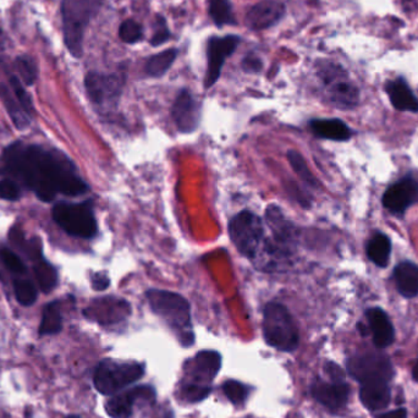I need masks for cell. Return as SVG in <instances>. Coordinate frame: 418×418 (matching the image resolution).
<instances>
[{"label":"cell","instance_id":"33","mask_svg":"<svg viewBox=\"0 0 418 418\" xmlns=\"http://www.w3.org/2000/svg\"><path fill=\"white\" fill-rule=\"evenodd\" d=\"M142 26L134 20H126L121 23L119 28V37L125 43H136L142 39Z\"/></svg>","mask_w":418,"mask_h":418},{"label":"cell","instance_id":"8","mask_svg":"<svg viewBox=\"0 0 418 418\" xmlns=\"http://www.w3.org/2000/svg\"><path fill=\"white\" fill-rule=\"evenodd\" d=\"M348 371L360 383L370 380L389 382L394 375L390 360L380 354L360 355L350 358L348 361Z\"/></svg>","mask_w":418,"mask_h":418},{"label":"cell","instance_id":"1","mask_svg":"<svg viewBox=\"0 0 418 418\" xmlns=\"http://www.w3.org/2000/svg\"><path fill=\"white\" fill-rule=\"evenodd\" d=\"M4 163L44 202L53 201L56 194L75 197L88 190L69 160L38 146L15 143L5 152Z\"/></svg>","mask_w":418,"mask_h":418},{"label":"cell","instance_id":"25","mask_svg":"<svg viewBox=\"0 0 418 418\" xmlns=\"http://www.w3.org/2000/svg\"><path fill=\"white\" fill-rule=\"evenodd\" d=\"M63 329V317L58 302H51L44 307L42 319L39 324L38 334L41 337L56 335Z\"/></svg>","mask_w":418,"mask_h":418},{"label":"cell","instance_id":"4","mask_svg":"<svg viewBox=\"0 0 418 418\" xmlns=\"http://www.w3.org/2000/svg\"><path fill=\"white\" fill-rule=\"evenodd\" d=\"M263 335L268 345L284 352L296 349L300 340L293 315L278 302H271L264 308Z\"/></svg>","mask_w":418,"mask_h":418},{"label":"cell","instance_id":"2","mask_svg":"<svg viewBox=\"0 0 418 418\" xmlns=\"http://www.w3.org/2000/svg\"><path fill=\"white\" fill-rule=\"evenodd\" d=\"M146 296L153 312L177 333L182 345H192L194 335L191 324L190 303L187 300L179 293L167 290L152 289L147 291Z\"/></svg>","mask_w":418,"mask_h":418},{"label":"cell","instance_id":"45","mask_svg":"<svg viewBox=\"0 0 418 418\" xmlns=\"http://www.w3.org/2000/svg\"><path fill=\"white\" fill-rule=\"evenodd\" d=\"M412 377H414V380L418 382V363H416L414 368H412Z\"/></svg>","mask_w":418,"mask_h":418},{"label":"cell","instance_id":"9","mask_svg":"<svg viewBox=\"0 0 418 418\" xmlns=\"http://www.w3.org/2000/svg\"><path fill=\"white\" fill-rule=\"evenodd\" d=\"M87 95L98 105L117 103L122 90V80L117 75L90 73L85 78Z\"/></svg>","mask_w":418,"mask_h":418},{"label":"cell","instance_id":"15","mask_svg":"<svg viewBox=\"0 0 418 418\" xmlns=\"http://www.w3.org/2000/svg\"><path fill=\"white\" fill-rule=\"evenodd\" d=\"M418 199V184L405 179L390 186L383 196L384 207L392 213H404Z\"/></svg>","mask_w":418,"mask_h":418},{"label":"cell","instance_id":"31","mask_svg":"<svg viewBox=\"0 0 418 418\" xmlns=\"http://www.w3.org/2000/svg\"><path fill=\"white\" fill-rule=\"evenodd\" d=\"M15 66L18 69L22 81L25 82V85L32 86L37 80V75H38L35 61L31 56H19L18 59L15 61Z\"/></svg>","mask_w":418,"mask_h":418},{"label":"cell","instance_id":"39","mask_svg":"<svg viewBox=\"0 0 418 418\" xmlns=\"http://www.w3.org/2000/svg\"><path fill=\"white\" fill-rule=\"evenodd\" d=\"M170 37L167 22L164 21L163 18L157 19V25H155V35L152 37V46H160L165 43Z\"/></svg>","mask_w":418,"mask_h":418},{"label":"cell","instance_id":"22","mask_svg":"<svg viewBox=\"0 0 418 418\" xmlns=\"http://www.w3.org/2000/svg\"><path fill=\"white\" fill-rule=\"evenodd\" d=\"M194 375L202 380H214L220 366H221V356L213 350H204L196 355L194 360Z\"/></svg>","mask_w":418,"mask_h":418},{"label":"cell","instance_id":"37","mask_svg":"<svg viewBox=\"0 0 418 418\" xmlns=\"http://www.w3.org/2000/svg\"><path fill=\"white\" fill-rule=\"evenodd\" d=\"M0 259L4 263L5 267L8 268L13 273L21 274V273L26 272L25 264L22 263L21 259L19 258L18 256L15 255L13 251L8 250V249H3V250L0 251Z\"/></svg>","mask_w":418,"mask_h":418},{"label":"cell","instance_id":"18","mask_svg":"<svg viewBox=\"0 0 418 418\" xmlns=\"http://www.w3.org/2000/svg\"><path fill=\"white\" fill-rule=\"evenodd\" d=\"M367 318L370 322L373 341L380 349H385L392 345L394 341V328L387 313L380 308H371L367 310Z\"/></svg>","mask_w":418,"mask_h":418},{"label":"cell","instance_id":"29","mask_svg":"<svg viewBox=\"0 0 418 418\" xmlns=\"http://www.w3.org/2000/svg\"><path fill=\"white\" fill-rule=\"evenodd\" d=\"M209 15L216 26L233 22V11L229 0H209Z\"/></svg>","mask_w":418,"mask_h":418},{"label":"cell","instance_id":"43","mask_svg":"<svg viewBox=\"0 0 418 418\" xmlns=\"http://www.w3.org/2000/svg\"><path fill=\"white\" fill-rule=\"evenodd\" d=\"M407 414L404 409H395L392 412H387V414H382L380 418H406Z\"/></svg>","mask_w":418,"mask_h":418},{"label":"cell","instance_id":"20","mask_svg":"<svg viewBox=\"0 0 418 418\" xmlns=\"http://www.w3.org/2000/svg\"><path fill=\"white\" fill-rule=\"evenodd\" d=\"M310 127L318 137L327 138L333 141H346L351 136L349 126L339 119L312 120Z\"/></svg>","mask_w":418,"mask_h":418},{"label":"cell","instance_id":"26","mask_svg":"<svg viewBox=\"0 0 418 418\" xmlns=\"http://www.w3.org/2000/svg\"><path fill=\"white\" fill-rule=\"evenodd\" d=\"M177 49H168V51H164V52L151 56L147 61L146 66H145L147 75L152 76V78L163 76L164 73L172 68V65L177 59Z\"/></svg>","mask_w":418,"mask_h":418},{"label":"cell","instance_id":"17","mask_svg":"<svg viewBox=\"0 0 418 418\" xmlns=\"http://www.w3.org/2000/svg\"><path fill=\"white\" fill-rule=\"evenodd\" d=\"M392 392L389 388V382L385 380H370L361 383L360 399L363 406L371 411H380L387 409L390 404Z\"/></svg>","mask_w":418,"mask_h":418},{"label":"cell","instance_id":"42","mask_svg":"<svg viewBox=\"0 0 418 418\" xmlns=\"http://www.w3.org/2000/svg\"><path fill=\"white\" fill-rule=\"evenodd\" d=\"M109 284H110V281H109L108 276L104 274V273H97L92 278V286L97 291H102V290L107 289Z\"/></svg>","mask_w":418,"mask_h":418},{"label":"cell","instance_id":"14","mask_svg":"<svg viewBox=\"0 0 418 418\" xmlns=\"http://www.w3.org/2000/svg\"><path fill=\"white\" fill-rule=\"evenodd\" d=\"M172 117L177 124V129L182 132L189 134L197 129L199 121V107L190 92L184 90L177 95L172 108Z\"/></svg>","mask_w":418,"mask_h":418},{"label":"cell","instance_id":"32","mask_svg":"<svg viewBox=\"0 0 418 418\" xmlns=\"http://www.w3.org/2000/svg\"><path fill=\"white\" fill-rule=\"evenodd\" d=\"M288 160H289L290 165L295 170V173L298 174V177H301L303 182H307L308 185H317L315 177L310 173V169L307 167L306 162H305L303 157L298 152L290 151L288 153Z\"/></svg>","mask_w":418,"mask_h":418},{"label":"cell","instance_id":"21","mask_svg":"<svg viewBox=\"0 0 418 418\" xmlns=\"http://www.w3.org/2000/svg\"><path fill=\"white\" fill-rule=\"evenodd\" d=\"M388 95L392 105L399 110L418 112V100L404 80L392 81L388 85Z\"/></svg>","mask_w":418,"mask_h":418},{"label":"cell","instance_id":"6","mask_svg":"<svg viewBox=\"0 0 418 418\" xmlns=\"http://www.w3.org/2000/svg\"><path fill=\"white\" fill-rule=\"evenodd\" d=\"M143 375L145 368L140 363L104 360L95 368L93 384L102 395H114L141 380Z\"/></svg>","mask_w":418,"mask_h":418},{"label":"cell","instance_id":"36","mask_svg":"<svg viewBox=\"0 0 418 418\" xmlns=\"http://www.w3.org/2000/svg\"><path fill=\"white\" fill-rule=\"evenodd\" d=\"M182 394L186 400L190 402H199L206 399L211 394V388L202 384H189L182 388Z\"/></svg>","mask_w":418,"mask_h":418},{"label":"cell","instance_id":"12","mask_svg":"<svg viewBox=\"0 0 418 418\" xmlns=\"http://www.w3.org/2000/svg\"><path fill=\"white\" fill-rule=\"evenodd\" d=\"M240 43V38L237 36H226L223 38L214 37L208 43V69L206 75V88L213 86L220 78L225 59L231 56L237 44Z\"/></svg>","mask_w":418,"mask_h":418},{"label":"cell","instance_id":"28","mask_svg":"<svg viewBox=\"0 0 418 418\" xmlns=\"http://www.w3.org/2000/svg\"><path fill=\"white\" fill-rule=\"evenodd\" d=\"M33 272H35L39 288L43 293H51L56 288L58 283V273L52 264L48 263L44 259H38V263L35 264Z\"/></svg>","mask_w":418,"mask_h":418},{"label":"cell","instance_id":"3","mask_svg":"<svg viewBox=\"0 0 418 418\" xmlns=\"http://www.w3.org/2000/svg\"><path fill=\"white\" fill-rule=\"evenodd\" d=\"M229 235L237 251L246 258L255 261L267 251L264 225L262 219L250 211H242L229 223Z\"/></svg>","mask_w":418,"mask_h":418},{"label":"cell","instance_id":"40","mask_svg":"<svg viewBox=\"0 0 418 418\" xmlns=\"http://www.w3.org/2000/svg\"><path fill=\"white\" fill-rule=\"evenodd\" d=\"M325 373L329 375V378L333 380V383H344L345 380V373L338 366L337 363H325Z\"/></svg>","mask_w":418,"mask_h":418},{"label":"cell","instance_id":"19","mask_svg":"<svg viewBox=\"0 0 418 418\" xmlns=\"http://www.w3.org/2000/svg\"><path fill=\"white\" fill-rule=\"evenodd\" d=\"M397 290L404 298H416L418 295V267L409 262H402L394 271Z\"/></svg>","mask_w":418,"mask_h":418},{"label":"cell","instance_id":"23","mask_svg":"<svg viewBox=\"0 0 418 418\" xmlns=\"http://www.w3.org/2000/svg\"><path fill=\"white\" fill-rule=\"evenodd\" d=\"M0 100L4 104L5 109L9 114L10 119L13 120L14 125L19 130L26 129L30 124V115L23 110L21 104L19 103L16 97L14 95L13 91H10L9 87L4 83L0 85Z\"/></svg>","mask_w":418,"mask_h":418},{"label":"cell","instance_id":"34","mask_svg":"<svg viewBox=\"0 0 418 418\" xmlns=\"http://www.w3.org/2000/svg\"><path fill=\"white\" fill-rule=\"evenodd\" d=\"M10 87H11L14 95L19 100V103L21 104L23 110L31 117L32 113H33V103L31 100L30 95L25 90V87L22 86L21 81L16 76H11L10 78Z\"/></svg>","mask_w":418,"mask_h":418},{"label":"cell","instance_id":"10","mask_svg":"<svg viewBox=\"0 0 418 418\" xmlns=\"http://www.w3.org/2000/svg\"><path fill=\"white\" fill-rule=\"evenodd\" d=\"M131 315L129 302L117 298H103L92 302L91 306L85 310L87 318L102 325H114L124 322Z\"/></svg>","mask_w":418,"mask_h":418},{"label":"cell","instance_id":"46","mask_svg":"<svg viewBox=\"0 0 418 418\" xmlns=\"http://www.w3.org/2000/svg\"><path fill=\"white\" fill-rule=\"evenodd\" d=\"M66 418H81L80 416H76V414H71V416H68Z\"/></svg>","mask_w":418,"mask_h":418},{"label":"cell","instance_id":"5","mask_svg":"<svg viewBox=\"0 0 418 418\" xmlns=\"http://www.w3.org/2000/svg\"><path fill=\"white\" fill-rule=\"evenodd\" d=\"M95 10L93 0H63L61 18L65 46L70 54L81 58L83 53V37L92 14Z\"/></svg>","mask_w":418,"mask_h":418},{"label":"cell","instance_id":"47","mask_svg":"<svg viewBox=\"0 0 418 418\" xmlns=\"http://www.w3.org/2000/svg\"><path fill=\"white\" fill-rule=\"evenodd\" d=\"M158 418H170V416H169V414H165V416H162V417Z\"/></svg>","mask_w":418,"mask_h":418},{"label":"cell","instance_id":"13","mask_svg":"<svg viewBox=\"0 0 418 418\" xmlns=\"http://www.w3.org/2000/svg\"><path fill=\"white\" fill-rule=\"evenodd\" d=\"M285 15V5L279 0H263L251 8L246 23L251 30L261 31L274 26Z\"/></svg>","mask_w":418,"mask_h":418},{"label":"cell","instance_id":"27","mask_svg":"<svg viewBox=\"0 0 418 418\" xmlns=\"http://www.w3.org/2000/svg\"><path fill=\"white\" fill-rule=\"evenodd\" d=\"M329 95L330 100L343 108H350L357 103V90L349 82L338 81L337 83H333L329 88Z\"/></svg>","mask_w":418,"mask_h":418},{"label":"cell","instance_id":"7","mask_svg":"<svg viewBox=\"0 0 418 418\" xmlns=\"http://www.w3.org/2000/svg\"><path fill=\"white\" fill-rule=\"evenodd\" d=\"M53 219L71 236L92 239L98 230L90 202L58 203L53 208Z\"/></svg>","mask_w":418,"mask_h":418},{"label":"cell","instance_id":"44","mask_svg":"<svg viewBox=\"0 0 418 418\" xmlns=\"http://www.w3.org/2000/svg\"><path fill=\"white\" fill-rule=\"evenodd\" d=\"M357 327L358 330H360V333L362 334L363 337H366L367 334H368V329H367L366 325L362 323H358Z\"/></svg>","mask_w":418,"mask_h":418},{"label":"cell","instance_id":"41","mask_svg":"<svg viewBox=\"0 0 418 418\" xmlns=\"http://www.w3.org/2000/svg\"><path fill=\"white\" fill-rule=\"evenodd\" d=\"M242 69L245 70L246 73H258L262 69V61L258 56L250 54L242 61Z\"/></svg>","mask_w":418,"mask_h":418},{"label":"cell","instance_id":"38","mask_svg":"<svg viewBox=\"0 0 418 418\" xmlns=\"http://www.w3.org/2000/svg\"><path fill=\"white\" fill-rule=\"evenodd\" d=\"M19 196H20V189L13 180L4 179L0 182V199L15 201Z\"/></svg>","mask_w":418,"mask_h":418},{"label":"cell","instance_id":"11","mask_svg":"<svg viewBox=\"0 0 418 418\" xmlns=\"http://www.w3.org/2000/svg\"><path fill=\"white\" fill-rule=\"evenodd\" d=\"M155 400V389L148 385L136 387L129 392H120L110 397L105 405V412L112 418H129L137 402H153Z\"/></svg>","mask_w":418,"mask_h":418},{"label":"cell","instance_id":"16","mask_svg":"<svg viewBox=\"0 0 418 418\" xmlns=\"http://www.w3.org/2000/svg\"><path fill=\"white\" fill-rule=\"evenodd\" d=\"M312 395L327 409L337 411L343 409L349 400L350 387L346 383L315 382L312 387Z\"/></svg>","mask_w":418,"mask_h":418},{"label":"cell","instance_id":"35","mask_svg":"<svg viewBox=\"0 0 418 418\" xmlns=\"http://www.w3.org/2000/svg\"><path fill=\"white\" fill-rule=\"evenodd\" d=\"M223 392H224L225 397H228L233 404H242L249 394V390L245 385L239 383L236 380L225 382L223 384Z\"/></svg>","mask_w":418,"mask_h":418},{"label":"cell","instance_id":"30","mask_svg":"<svg viewBox=\"0 0 418 418\" xmlns=\"http://www.w3.org/2000/svg\"><path fill=\"white\" fill-rule=\"evenodd\" d=\"M14 293L19 303L22 306H31L37 300V289L35 285L26 279H18L14 281Z\"/></svg>","mask_w":418,"mask_h":418},{"label":"cell","instance_id":"24","mask_svg":"<svg viewBox=\"0 0 418 418\" xmlns=\"http://www.w3.org/2000/svg\"><path fill=\"white\" fill-rule=\"evenodd\" d=\"M392 254V244L388 236L384 234H377L372 237L371 241L367 246V255L372 262L378 267H387L389 263V257Z\"/></svg>","mask_w":418,"mask_h":418}]
</instances>
